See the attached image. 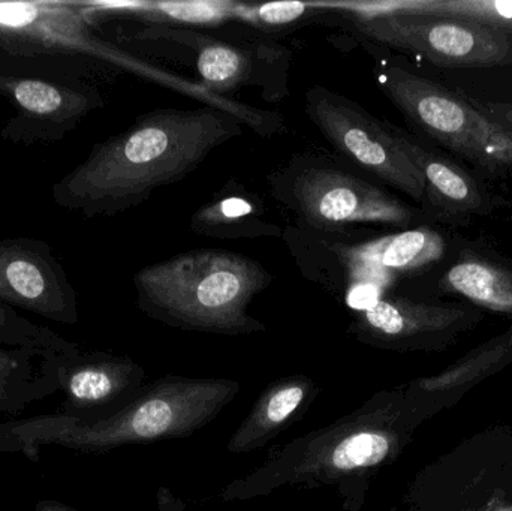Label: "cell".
I'll list each match as a JSON object with an SVG mask.
<instances>
[{"instance_id":"obj_22","label":"cell","mask_w":512,"mask_h":511,"mask_svg":"<svg viewBox=\"0 0 512 511\" xmlns=\"http://www.w3.org/2000/svg\"><path fill=\"white\" fill-rule=\"evenodd\" d=\"M445 285L480 308L512 314V270L481 258H465L445 275Z\"/></svg>"},{"instance_id":"obj_5","label":"cell","mask_w":512,"mask_h":511,"mask_svg":"<svg viewBox=\"0 0 512 511\" xmlns=\"http://www.w3.org/2000/svg\"><path fill=\"white\" fill-rule=\"evenodd\" d=\"M267 182L271 197L294 215L297 227L316 233H358L360 224L408 228L417 216L408 204L325 153H297Z\"/></svg>"},{"instance_id":"obj_6","label":"cell","mask_w":512,"mask_h":511,"mask_svg":"<svg viewBox=\"0 0 512 511\" xmlns=\"http://www.w3.org/2000/svg\"><path fill=\"white\" fill-rule=\"evenodd\" d=\"M140 50L194 69L198 84L219 96L258 87L265 101L289 93L291 51L258 36H218L186 27L141 26L126 33Z\"/></svg>"},{"instance_id":"obj_3","label":"cell","mask_w":512,"mask_h":511,"mask_svg":"<svg viewBox=\"0 0 512 511\" xmlns=\"http://www.w3.org/2000/svg\"><path fill=\"white\" fill-rule=\"evenodd\" d=\"M258 261L227 249H195L144 267L134 276L137 305L168 326L218 335L262 332L248 314L273 282Z\"/></svg>"},{"instance_id":"obj_18","label":"cell","mask_w":512,"mask_h":511,"mask_svg":"<svg viewBox=\"0 0 512 511\" xmlns=\"http://www.w3.org/2000/svg\"><path fill=\"white\" fill-rule=\"evenodd\" d=\"M194 233L218 240H258L283 237V230L265 218V206L254 192L230 179L209 203L192 215Z\"/></svg>"},{"instance_id":"obj_26","label":"cell","mask_w":512,"mask_h":511,"mask_svg":"<svg viewBox=\"0 0 512 511\" xmlns=\"http://www.w3.org/2000/svg\"><path fill=\"white\" fill-rule=\"evenodd\" d=\"M478 110L512 135V104L501 102H475Z\"/></svg>"},{"instance_id":"obj_27","label":"cell","mask_w":512,"mask_h":511,"mask_svg":"<svg viewBox=\"0 0 512 511\" xmlns=\"http://www.w3.org/2000/svg\"><path fill=\"white\" fill-rule=\"evenodd\" d=\"M35 511H77L56 500H41L36 504Z\"/></svg>"},{"instance_id":"obj_19","label":"cell","mask_w":512,"mask_h":511,"mask_svg":"<svg viewBox=\"0 0 512 511\" xmlns=\"http://www.w3.org/2000/svg\"><path fill=\"white\" fill-rule=\"evenodd\" d=\"M57 354L0 345V417H15L59 392Z\"/></svg>"},{"instance_id":"obj_29","label":"cell","mask_w":512,"mask_h":511,"mask_svg":"<svg viewBox=\"0 0 512 511\" xmlns=\"http://www.w3.org/2000/svg\"><path fill=\"white\" fill-rule=\"evenodd\" d=\"M510 330H511V338H512V327H511V329H510Z\"/></svg>"},{"instance_id":"obj_1","label":"cell","mask_w":512,"mask_h":511,"mask_svg":"<svg viewBox=\"0 0 512 511\" xmlns=\"http://www.w3.org/2000/svg\"><path fill=\"white\" fill-rule=\"evenodd\" d=\"M243 134L218 108H159L93 147L86 161L53 186L54 203L86 218L128 212L162 186L194 173L213 150Z\"/></svg>"},{"instance_id":"obj_25","label":"cell","mask_w":512,"mask_h":511,"mask_svg":"<svg viewBox=\"0 0 512 511\" xmlns=\"http://www.w3.org/2000/svg\"><path fill=\"white\" fill-rule=\"evenodd\" d=\"M316 3L273 2L265 5H243L236 3L233 17L255 27H283L297 23L306 15L313 14Z\"/></svg>"},{"instance_id":"obj_12","label":"cell","mask_w":512,"mask_h":511,"mask_svg":"<svg viewBox=\"0 0 512 511\" xmlns=\"http://www.w3.org/2000/svg\"><path fill=\"white\" fill-rule=\"evenodd\" d=\"M0 48L17 54L86 53L116 63L122 51L96 39L78 3L0 2Z\"/></svg>"},{"instance_id":"obj_9","label":"cell","mask_w":512,"mask_h":511,"mask_svg":"<svg viewBox=\"0 0 512 511\" xmlns=\"http://www.w3.org/2000/svg\"><path fill=\"white\" fill-rule=\"evenodd\" d=\"M304 113L342 161L423 204V174L400 149L390 122L376 119L357 102L324 86L307 90Z\"/></svg>"},{"instance_id":"obj_28","label":"cell","mask_w":512,"mask_h":511,"mask_svg":"<svg viewBox=\"0 0 512 511\" xmlns=\"http://www.w3.org/2000/svg\"><path fill=\"white\" fill-rule=\"evenodd\" d=\"M487 511H512V495L499 501V503H496L495 506L490 507Z\"/></svg>"},{"instance_id":"obj_2","label":"cell","mask_w":512,"mask_h":511,"mask_svg":"<svg viewBox=\"0 0 512 511\" xmlns=\"http://www.w3.org/2000/svg\"><path fill=\"white\" fill-rule=\"evenodd\" d=\"M239 392L231 380L174 378L155 384L129 404L98 420L42 414L0 423V453L38 462L44 446L104 453L129 444L188 437L212 422Z\"/></svg>"},{"instance_id":"obj_20","label":"cell","mask_w":512,"mask_h":511,"mask_svg":"<svg viewBox=\"0 0 512 511\" xmlns=\"http://www.w3.org/2000/svg\"><path fill=\"white\" fill-rule=\"evenodd\" d=\"M315 392L306 377H291L277 381L256 402L248 419L231 437V453H249L280 434L301 413L304 404Z\"/></svg>"},{"instance_id":"obj_8","label":"cell","mask_w":512,"mask_h":511,"mask_svg":"<svg viewBox=\"0 0 512 511\" xmlns=\"http://www.w3.org/2000/svg\"><path fill=\"white\" fill-rule=\"evenodd\" d=\"M357 38L442 68H492L512 63V36L472 20L436 15L352 17Z\"/></svg>"},{"instance_id":"obj_16","label":"cell","mask_w":512,"mask_h":511,"mask_svg":"<svg viewBox=\"0 0 512 511\" xmlns=\"http://www.w3.org/2000/svg\"><path fill=\"white\" fill-rule=\"evenodd\" d=\"M512 365L511 330L469 351L450 368L414 381L405 395L421 420L456 405L469 390Z\"/></svg>"},{"instance_id":"obj_24","label":"cell","mask_w":512,"mask_h":511,"mask_svg":"<svg viewBox=\"0 0 512 511\" xmlns=\"http://www.w3.org/2000/svg\"><path fill=\"white\" fill-rule=\"evenodd\" d=\"M0 345L2 347L39 348L53 353H68L78 344L66 341L48 327L38 326L17 312V309L0 303Z\"/></svg>"},{"instance_id":"obj_7","label":"cell","mask_w":512,"mask_h":511,"mask_svg":"<svg viewBox=\"0 0 512 511\" xmlns=\"http://www.w3.org/2000/svg\"><path fill=\"white\" fill-rule=\"evenodd\" d=\"M376 84L409 123L487 170L512 165V135L466 98L399 65L375 69Z\"/></svg>"},{"instance_id":"obj_10","label":"cell","mask_w":512,"mask_h":511,"mask_svg":"<svg viewBox=\"0 0 512 511\" xmlns=\"http://www.w3.org/2000/svg\"><path fill=\"white\" fill-rule=\"evenodd\" d=\"M478 309L460 303L411 302L382 297L357 311L352 332L360 341L397 351H442L480 323Z\"/></svg>"},{"instance_id":"obj_14","label":"cell","mask_w":512,"mask_h":511,"mask_svg":"<svg viewBox=\"0 0 512 511\" xmlns=\"http://www.w3.org/2000/svg\"><path fill=\"white\" fill-rule=\"evenodd\" d=\"M57 368L63 393L57 414L83 422L102 419L125 407L143 381V369L128 357L87 353L80 345L57 354Z\"/></svg>"},{"instance_id":"obj_15","label":"cell","mask_w":512,"mask_h":511,"mask_svg":"<svg viewBox=\"0 0 512 511\" xmlns=\"http://www.w3.org/2000/svg\"><path fill=\"white\" fill-rule=\"evenodd\" d=\"M0 92L8 95L18 110L2 129V137L24 143L60 140L102 105L95 89H75L38 78L0 77Z\"/></svg>"},{"instance_id":"obj_23","label":"cell","mask_w":512,"mask_h":511,"mask_svg":"<svg viewBox=\"0 0 512 511\" xmlns=\"http://www.w3.org/2000/svg\"><path fill=\"white\" fill-rule=\"evenodd\" d=\"M403 14L478 21L512 36V0H408Z\"/></svg>"},{"instance_id":"obj_13","label":"cell","mask_w":512,"mask_h":511,"mask_svg":"<svg viewBox=\"0 0 512 511\" xmlns=\"http://www.w3.org/2000/svg\"><path fill=\"white\" fill-rule=\"evenodd\" d=\"M445 254V240L429 227L414 228L396 234L343 245L346 293L351 300L358 293L363 309L382 299L385 288L397 276L438 263ZM355 305V309L358 306Z\"/></svg>"},{"instance_id":"obj_4","label":"cell","mask_w":512,"mask_h":511,"mask_svg":"<svg viewBox=\"0 0 512 511\" xmlns=\"http://www.w3.org/2000/svg\"><path fill=\"white\" fill-rule=\"evenodd\" d=\"M423 422L405 393H393L372 410L289 444L252 476L225 491L227 500L267 494L285 485H330L393 462Z\"/></svg>"},{"instance_id":"obj_17","label":"cell","mask_w":512,"mask_h":511,"mask_svg":"<svg viewBox=\"0 0 512 511\" xmlns=\"http://www.w3.org/2000/svg\"><path fill=\"white\" fill-rule=\"evenodd\" d=\"M400 149L414 162L426 182L423 204L441 216L486 215L492 201L480 183L459 165L421 146L414 137L390 123Z\"/></svg>"},{"instance_id":"obj_11","label":"cell","mask_w":512,"mask_h":511,"mask_svg":"<svg viewBox=\"0 0 512 511\" xmlns=\"http://www.w3.org/2000/svg\"><path fill=\"white\" fill-rule=\"evenodd\" d=\"M0 303L56 323H78L77 293L42 240H0Z\"/></svg>"},{"instance_id":"obj_21","label":"cell","mask_w":512,"mask_h":511,"mask_svg":"<svg viewBox=\"0 0 512 511\" xmlns=\"http://www.w3.org/2000/svg\"><path fill=\"white\" fill-rule=\"evenodd\" d=\"M96 12H114L137 18L143 26H219L233 17L231 2L86 3Z\"/></svg>"}]
</instances>
